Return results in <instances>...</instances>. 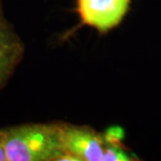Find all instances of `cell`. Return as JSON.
<instances>
[{
  "label": "cell",
  "instance_id": "6da1fadb",
  "mask_svg": "<svg viewBox=\"0 0 161 161\" xmlns=\"http://www.w3.org/2000/svg\"><path fill=\"white\" fill-rule=\"evenodd\" d=\"M2 131L8 161H59L66 153L60 122L17 125Z\"/></svg>",
  "mask_w": 161,
  "mask_h": 161
},
{
  "label": "cell",
  "instance_id": "7a4b0ae2",
  "mask_svg": "<svg viewBox=\"0 0 161 161\" xmlns=\"http://www.w3.org/2000/svg\"><path fill=\"white\" fill-rule=\"evenodd\" d=\"M64 151L79 161H127L135 160L124 144L107 141L103 135L87 125L60 122Z\"/></svg>",
  "mask_w": 161,
  "mask_h": 161
},
{
  "label": "cell",
  "instance_id": "3957f363",
  "mask_svg": "<svg viewBox=\"0 0 161 161\" xmlns=\"http://www.w3.org/2000/svg\"><path fill=\"white\" fill-rule=\"evenodd\" d=\"M130 4L131 0H76V12L82 24L103 35L121 23Z\"/></svg>",
  "mask_w": 161,
  "mask_h": 161
},
{
  "label": "cell",
  "instance_id": "277c9868",
  "mask_svg": "<svg viewBox=\"0 0 161 161\" xmlns=\"http://www.w3.org/2000/svg\"><path fill=\"white\" fill-rule=\"evenodd\" d=\"M24 54L23 42L5 20L0 21V89L8 82Z\"/></svg>",
  "mask_w": 161,
  "mask_h": 161
},
{
  "label": "cell",
  "instance_id": "5b68a950",
  "mask_svg": "<svg viewBox=\"0 0 161 161\" xmlns=\"http://www.w3.org/2000/svg\"><path fill=\"white\" fill-rule=\"evenodd\" d=\"M0 161H8L6 160V154L4 149V139H3V131L0 130Z\"/></svg>",
  "mask_w": 161,
  "mask_h": 161
},
{
  "label": "cell",
  "instance_id": "8992f818",
  "mask_svg": "<svg viewBox=\"0 0 161 161\" xmlns=\"http://www.w3.org/2000/svg\"><path fill=\"white\" fill-rule=\"evenodd\" d=\"M1 19H2V17H1V0H0V21H1Z\"/></svg>",
  "mask_w": 161,
  "mask_h": 161
}]
</instances>
